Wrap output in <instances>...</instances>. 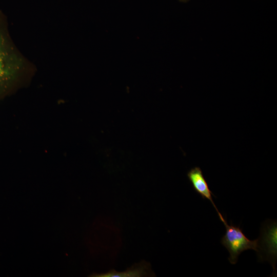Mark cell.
<instances>
[{"label":"cell","instance_id":"obj_1","mask_svg":"<svg viewBox=\"0 0 277 277\" xmlns=\"http://www.w3.org/2000/svg\"><path fill=\"white\" fill-rule=\"evenodd\" d=\"M22 66V59L15 52L5 34L0 30V95L10 87Z\"/></svg>","mask_w":277,"mask_h":277},{"label":"cell","instance_id":"obj_2","mask_svg":"<svg viewBox=\"0 0 277 277\" xmlns=\"http://www.w3.org/2000/svg\"><path fill=\"white\" fill-rule=\"evenodd\" d=\"M226 227V233L221 240V243L229 252L228 260L231 264H235L238 256L243 251L253 249L259 252L260 245L259 239H248L239 226L228 225L226 220L223 222Z\"/></svg>","mask_w":277,"mask_h":277},{"label":"cell","instance_id":"obj_3","mask_svg":"<svg viewBox=\"0 0 277 277\" xmlns=\"http://www.w3.org/2000/svg\"><path fill=\"white\" fill-rule=\"evenodd\" d=\"M187 176L194 190L199 194L203 199H206L211 203L212 206L217 212L220 219L223 223L225 221V219L219 211L213 201V193L209 189L208 184L204 176L201 169L199 167H195L192 168L188 172Z\"/></svg>","mask_w":277,"mask_h":277},{"label":"cell","instance_id":"obj_4","mask_svg":"<svg viewBox=\"0 0 277 277\" xmlns=\"http://www.w3.org/2000/svg\"><path fill=\"white\" fill-rule=\"evenodd\" d=\"M277 227L276 222H273L266 227L262 234L261 243L263 244L267 255L273 262L276 258Z\"/></svg>","mask_w":277,"mask_h":277},{"label":"cell","instance_id":"obj_5","mask_svg":"<svg viewBox=\"0 0 277 277\" xmlns=\"http://www.w3.org/2000/svg\"><path fill=\"white\" fill-rule=\"evenodd\" d=\"M147 268L144 265L132 267L124 272H116L115 270H111L107 273L101 274L98 276L101 277H138L142 276L146 274Z\"/></svg>","mask_w":277,"mask_h":277},{"label":"cell","instance_id":"obj_6","mask_svg":"<svg viewBox=\"0 0 277 277\" xmlns=\"http://www.w3.org/2000/svg\"><path fill=\"white\" fill-rule=\"evenodd\" d=\"M190 0H179V2L181 3H187L189 2Z\"/></svg>","mask_w":277,"mask_h":277}]
</instances>
